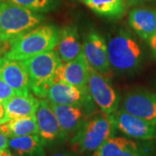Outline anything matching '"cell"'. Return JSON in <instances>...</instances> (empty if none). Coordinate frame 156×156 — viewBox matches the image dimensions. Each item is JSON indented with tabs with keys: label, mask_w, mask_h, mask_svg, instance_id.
<instances>
[{
	"label": "cell",
	"mask_w": 156,
	"mask_h": 156,
	"mask_svg": "<svg viewBox=\"0 0 156 156\" xmlns=\"http://www.w3.org/2000/svg\"><path fill=\"white\" fill-rule=\"evenodd\" d=\"M58 35L59 30L54 25H38L11 42L4 56L12 60L23 61L53 50L58 42Z\"/></svg>",
	"instance_id": "1"
},
{
	"label": "cell",
	"mask_w": 156,
	"mask_h": 156,
	"mask_svg": "<svg viewBox=\"0 0 156 156\" xmlns=\"http://www.w3.org/2000/svg\"><path fill=\"white\" fill-rule=\"evenodd\" d=\"M44 17L5 0H0V47L38 26Z\"/></svg>",
	"instance_id": "2"
},
{
	"label": "cell",
	"mask_w": 156,
	"mask_h": 156,
	"mask_svg": "<svg viewBox=\"0 0 156 156\" xmlns=\"http://www.w3.org/2000/svg\"><path fill=\"white\" fill-rule=\"evenodd\" d=\"M116 126L112 114H101L86 121L74 134L70 144L77 153L95 151L107 140L115 136Z\"/></svg>",
	"instance_id": "3"
},
{
	"label": "cell",
	"mask_w": 156,
	"mask_h": 156,
	"mask_svg": "<svg viewBox=\"0 0 156 156\" xmlns=\"http://www.w3.org/2000/svg\"><path fill=\"white\" fill-rule=\"evenodd\" d=\"M107 44L110 66L116 71L131 73L138 69L142 62V50L129 32L118 30Z\"/></svg>",
	"instance_id": "4"
},
{
	"label": "cell",
	"mask_w": 156,
	"mask_h": 156,
	"mask_svg": "<svg viewBox=\"0 0 156 156\" xmlns=\"http://www.w3.org/2000/svg\"><path fill=\"white\" fill-rule=\"evenodd\" d=\"M21 62L28 74L30 90L37 97L45 99L48 89L54 83L56 69L62 62L57 53L50 50Z\"/></svg>",
	"instance_id": "5"
},
{
	"label": "cell",
	"mask_w": 156,
	"mask_h": 156,
	"mask_svg": "<svg viewBox=\"0 0 156 156\" xmlns=\"http://www.w3.org/2000/svg\"><path fill=\"white\" fill-rule=\"evenodd\" d=\"M88 89L93 101L102 113L113 114L120 104V96L101 73L89 66Z\"/></svg>",
	"instance_id": "6"
},
{
	"label": "cell",
	"mask_w": 156,
	"mask_h": 156,
	"mask_svg": "<svg viewBox=\"0 0 156 156\" xmlns=\"http://www.w3.org/2000/svg\"><path fill=\"white\" fill-rule=\"evenodd\" d=\"M46 98L51 103L76 105L89 110L92 108V97L89 89H82L63 82H55L50 86Z\"/></svg>",
	"instance_id": "7"
},
{
	"label": "cell",
	"mask_w": 156,
	"mask_h": 156,
	"mask_svg": "<svg viewBox=\"0 0 156 156\" xmlns=\"http://www.w3.org/2000/svg\"><path fill=\"white\" fill-rule=\"evenodd\" d=\"M35 115L38 127V134L44 140L45 146L55 144L67 139L68 135L62 130L49 101L40 100Z\"/></svg>",
	"instance_id": "8"
},
{
	"label": "cell",
	"mask_w": 156,
	"mask_h": 156,
	"mask_svg": "<svg viewBox=\"0 0 156 156\" xmlns=\"http://www.w3.org/2000/svg\"><path fill=\"white\" fill-rule=\"evenodd\" d=\"M122 109L156 124V94L147 89L131 90L123 98Z\"/></svg>",
	"instance_id": "9"
},
{
	"label": "cell",
	"mask_w": 156,
	"mask_h": 156,
	"mask_svg": "<svg viewBox=\"0 0 156 156\" xmlns=\"http://www.w3.org/2000/svg\"><path fill=\"white\" fill-rule=\"evenodd\" d=\"M116 128L134 139H156V124L134 116L123 109L112 114Z\"/></svg>",
	"instance_id": "10"
},
{
	"label": "cell",
	"mask_w": 156,
	"mask_h": 156,
	"mask_svg": "<svg viewBox=\"0 0 156 156\" xmlns=\"http://www.w3.org/2000/svg\"><path fill=\"white\" fill-rule=\"evenodd\" d=\"M83 52L91 68L101 75L108 74L110 69L108 44L104 37L95 30H89L83 40Z\"/></svg>",
	"instance_id": "11"
},
{
	"label": "cell",
	"mask_w": 156,
	"mask_h": 156,
	"mask_svg": "<svg viewBox=\"0 0 156 156\" xmlns=\"http://www.w3.org/2000/svg\"><path fill=\"white\" fill-rule=\"evenodd\" d=\"M89 64L83 51L77 57L60 63L55 73L54 83L63 82L82 89H88Z\"/></svg>",
	"instance_id": "12"
},
{
	"label": "cell",
	"mask_w": 156,
	"mask_h": 156,
	"mask_svg": "<svg viewBox=\"0 0 156 156\" xmlns=\"http://www.w3.org/2000/svg\"><path fill=\"white\" fill-rule=\"evenodd\" d=\"M0 79L5 82L17 95L30 94L28 74L21 61L0 57Z\"/></svg>",
	"instance_id": "13"
},
{
	"label": "cell",
	"mask_w": 156,
	"mask_h": 156,
	"mask_svg": "<svg viewBox=\"0 0 156 156\" xmlns=\"http://www.w3.org/2000/svg\"><path fill=\"white\" fill-rule=\"evenodd\" d=\"M62 62L77 57L83 51L80 35L76 26H65L59 30L58 42L54 49Z\"/></svg>",
	"instance_id": "14"
},
{
	"label": "cell",
	"mask_w": 156,
	"mask_h": 156,
	"mask_svg": "<svg viewBox=\"0 0 156 156\" xmlns=\"http://www.w3.org/2000/svg\"><path fill=\"white\" fill-rule=\"evenodd\" d=\"M50 102V101H49ZM62 130L68 136L75 134L87 120L83 108L76 105L55 104L50 102Z\"/></svg>",
	"instance_id": "15"
},
{
	"label": "cell",
	"mask_w": 156,
	"mask_h": 156,
	"mask_svg": "<svg viewBox=\"0 0 156 156\" xmlns=\"http://www.w3.org/2000/svg\"><path fill=\"white\" fill-rule=\"evenodd\" d=\"M40 100L34 97L31 94L27 95H14L5 101V115L0 120V124L7 122L15 118L35 115Z\"/></svg>",
	"instance_id": "16"
},
{
	"label": "cell",
	"mask_w": 156,
	"mask_h": 156,
	"mask_svg": "<svg viewBox=\"0 0 156 156\" xmlns=\"http://www.w3.org/2000/svg\"><path fill=\"white\" fill-rule=\"evenodd\" d=\"M128 23L140 38L148 40L156 34V10L134 8L128 14Z\"/></svg>",
	"instance_id": "17"
},
{
	"label": "cell",
	"mask_w": 156,
	"mask_h": 156,
	"mask_svg": "<svg viewBox=\"0 0 156 156\" xmlns=\"http://www.w3.org/2000/svg\"><path fill=\"white\" fill-rule=\"evenodd\" d=\"M44 140L38 134L14 137L9 140V147L17 156H45Z\"/></svg>",
	"instance_id": "18"
},
{
	"label": "cell",
	"mask_w": 156,
	"mask_h": 156,
	"mask_svg": "<svg viewBox=\"0 0 156 156\" xmlns=\"http://www.w3.org/2000/svg\"><path fill=\"white\" fill-rule=\"evenodd\" d=\"M0 133L10 138L38 134L36 115L15 118L0 124Z\"/></svg>",
	"instance_id": "19"
},
{
	"label": "cell",
	"mask_w": 156,
	"mask_h": 156,
	"mask_svg": "<svg viewBox=\"0 0 156 156\" xmlns=\"http://www.w3.org/2000/svg\"><path fill=\"white\" fill-rule=\"evenodd\" d=\"M83 2L96 14L111 18L122 17L127 8L125 0H83Z\"/></svg>",
	"instance_id": "20"
},
{
	"label": "cell",
	"mask_w": 156,
	"mask_h": 156,
	"mask_svg": "<svg viewBox=\"0 0 156 156\" xmlns=\"http://www.w3.org/2000/svg\"><path fill=\"white\" fill-rule=\"evenodd\" d=\"M132 141L125 137L113 136L96 149L93 156H119Z\"/></svg>",
	"instance_id": "21"
},
{
	"label": "cell",
	"mask_w": 156,
	"mask_h": 156,
	"mask_svg": "<svg viewBox=\"0 0 156 156\" xmlns=\"http://www.w3.org/2000/svg\"><path fill=\"white\" fill-rule=\"evenodd\" d=\"M36 12H48L55 8L56 0H5Z\"/></svg>",
	"instance_id": "22"
},
{
	"label": "cell",
	"mask_w": 156,
	"mask_h": 156,
	"mask_svg": "<svg viewBox=\"0 0 156 156\" xmlns=\"http://www.w3.org/2000/svg\"><path fill=\"white\" fill-rule=\"evenodd\" d=\"M14 95H16L15 91L5 82L0 79V102L5 103Z\"/></svg>",
	"instance_id": "23"
},
{
	"label": "cell",
	"mask_w": 156,
	"mask_h": 156,
	"mask_svg": "<svg viewBox=\"0 0 156 156\" xmlns=\"http://www.w3.org/2000/svg\"><path fill=\"white\" fill-rule=\"evenodd\" d=\"M119 156H147L139 148L136 142L132 141L129 145L122 152Z\"/></svg>",
	"instance_id": "24"
},
{
	"label": "cell",
	"mask_w": 156,
	"mask_h": 156,
	"mask_svg": "<svg viewBox=\"0 0 156 156\" xmlns=\"http://www.w3.org/2000/svg\"><path fill=\"white\" fill-rule=\"evenodd\" d=\"M147 41H148L149 47H150L151 50H152L153 56L156 59V34L154 36H153L152 37H150Z\"/></svg>",
	"instance_id": "25"
},
{
	"label": "cell",
	"mask_w": 156,
	"mask_h": 156,
	"mask_svg": "<svg viewBox=\"0 0 156 156\" xmlns=\"http://www.w3.org/2000/svg\"><path fill=\"white\" fill-rule=\"evenodd\" d=\"M8 137L5 136V134L0 133V150L2 148L8 147H9V140L7 139Z\"/></svg>",
	"instance_id": "26"
},
{
	"label": "cell",
	"mask_w": 156,
	"mask_h": 156,
	"mask_svg": "<svg viewBox=\"0 0 156 156\" xmlns=\"http://www.w3.org/2000/svg\"><path fill=\"white\" fill-rule=\"evenodd\" d=\"M0 156H17V154H14L11 153V151L8 147L2 148L0 150Z\"/></svg>",
	"instance_id": "27"
},
{
	"label": "cell",
	"mask_w": 156,
	"mask_h": 156,
	"mask_svg": "<svg viewBox=\"0 0 156 156\" xmlns=\"http://www.w3.org/2000/svg\"><path fill=\"white\" fill-rule=\"evenodd\" d=\"M145 1H147V0H125L127 5L132 6V5H139V4H141Z\"/></svg>",
	"instance_id": "28"
},
{
	"label": "cell",
	"mask_w": 156,
	"mask_h": 156,
	"mask_svg": "<svg viewBox=\"0 0 156 156\" xmlns=\"http://www.w3.org/2000/svg\"><path fill=\"white\" fill-rule=\"evenodd\" d=\"M50 156H76L75 154L73 153H69V152H66V153H57V154H54Z\"/></svg>",
	"instance_id": "29"
},
{
	"label": "cell",
	"mask_w": 156,
	"mask_h": 156,
	"mask_svg": "<svg viewBox=\"0 0 156 156\" xmlns=\"http://www.w3.org/2000/svg\"><path fill=\"white\" fill-rule=\"evenodd\" d=\"M4 115H5V107L2 102H0V120H2Z\"/></svg>",
	"instance_id": "30"
},
{
	"label": "cell",
	"mask_w": 156,
	"mask_h": 156,
	"mask_svg": "<svg viewBox=\"0 0 156 156\" xmlns=\"http://www.w3.org/2000/svg\"><path fill=\"white\" fill-rule=\"evenodd\" d=\"M82 1H83V0H82Z\"/></svg>",
	"instance_id": "31"
}]
</instances>
